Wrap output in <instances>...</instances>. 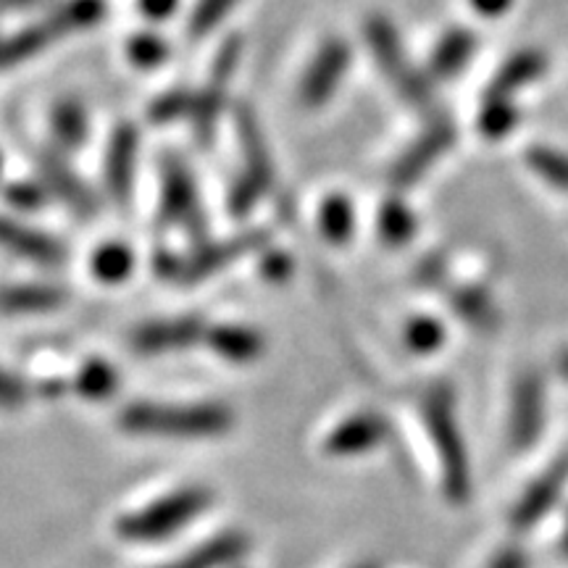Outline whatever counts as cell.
Segmentation results:
<instances>
[{
	"label": "cell",
	"mask_w": 568,
	"mask_h": 568,
	"mask_svg": "<svg viewBox=\"0 0 568 568\" xmlns=\"http://www.w3.org/2000/svg\"><path fill=\"white\" fill-rule=\"evenodd\" d=\"M247 550H251V542H247L243 531H224V535L205 539L203 545H197L187 556L159 568H226L237 564L240 558H245Z\"/></svg>",
	"instance_id": "obj_17"
},
{
	"label": "cell",
	"mask_w": 568,
	"mask_h": 568,
	"mask_svg": "<svg viewBox=\"0 0 568 568\" xmlns=\"http://www.w3.org/2000/svg\"><path fill=\"white\" fill-rule=\"evenodd\" d=\"M6 197H9V203L13 205V209L32 211V209H38V205H42V201H45V190L34 187V184H11V190L6 193Z\"/></svg>",
	"instance_id": "obj_39"
},
{
	"label": "cell",
	"mask_w": 568,
	"mask_h": 568,
	"mask_svg": "<svg viewBox=\"0 0 568 568\" xmlns=\"http://www.w3.org/2000/svg\"><path fill=\"white\" fill-rule=\"evenodd\" d=\"M195 109V92L190 90H172L161 95L159 101L151 105V119L155 124H169L176 119L187 116Z\"/></svg>",
	"instance_id": "obj_34"
},
{
	"label": "cell",
	"mask_w": 568,
	"mask_h": 568,
	"mask_svg": "<svg viewBox=\"0 0 568 568\" xmlns=\"http://www.w3.org/2000/svg\"><path fill=\"white\" fill-rule=\"evenodd\" d=\"M353 568H379V566L372 564V560H366V564H358V566H353Z\"/></svg>",
	"instance_id": "obj_45"
},
{
	"label": "cell",
	"mask_w": 568,
	"mask_h": 568,
	"mask_svg": "<svg viewBox=\"0 0 568 568\" xmlns=\"http://www.w3.org/2000/svg\"><path fill=\"white\" fill-rule=\"evenodd\" d=\"M568 479V464L560 460L558 466H552L550 471H545L542 477L531 481V487L518 497V503L514 506V514H510V521H514L516 529H529L542 518L545 514H550L556 508V503L564 495Z\"/></svg>",
	"instance_id": "obj_16"
},
{
	"label": "cell",
	"mask_w": 568,
	"mask_h": 568,
	"mask_svg": "<svg viewBox=\"0 0 568 568\" xmlns=\"http://www.w3.org/2000/svg\"><path fill=\"white\" fill-rule=\"evenodd\" d=\"M105 3L103 0H67L48 17V24L53 27L55 34L88 30L103 19Z\"/></svg>",
	"instance_id": "obj_24"
},
{
	"label": "cell",
	"mask_w": 568,
	"mask_h": 568,
	"mask_svg": "<svg viewBox=\"0 0 568 568\" xmlns=\"http://www.w3.org/2000/svg\"><path fill=\"white\" fill-rule=\"evenodd\" d=\"M422 416L426 435H429L439 460L443 493L453 506H464L468 497H471V464H468V450L464 435H460L453 389L447 385H435L426 389L422 400Z\"/></svg>",
	"instance_id": "obj_1"
},
{
	"label": "cell",
	"mask_w": 568,
	"mask_h": 568,
	"mask_svg": "<svg viewBox=\"0 0 568 568\" xmlns=\"http://www.w3.org/2000/svg\"><path fill=\"white\" fill-rule=\"evenodd\" d=\"M27 397H30V389H27L24 382L0 366V410L24 408Z\"/></svg>",
	"instance_id": "obj_38"
},
{
	"label": "cell",
	"mask_w": 568,
	"mask_h": 568,
	"mask_svg": "<svg viewBox=\"0 0 568 568\" xmlns=\"http://www.w3.org/2000/svg\"><path fill=\"white\" fill-rule=\"evenodd\" d=\"M67 301V293L53 284H13L0 290V311L6 314H45Z\"/></svg>",
	"instance_id": "obj_19"
},
{
	"label": "cell",
	"mask_w": 568,
	"mask_h": 568,
	"mask_svg": "<svg viewBox=\"0 0 568 568\" xmlns=\"http://www.w3.org/2000/svg\"><path fill=\"white\" fill-rule=\"evenodd\" d=\"M474 48H477V38L468 30H453L447 32L432 55V69L439 77H453L466 67L471 59Z\"/></svg>",
	"instance_id": "obj_22"
},
{
	"label": "cell",
	"mask_w": 568,
	"mask_h": 568,
	"mask_svg": "<svg viewBox=\"0 0 568 568\" xmlns=\"http://www.w3.org/2000/svg\"><path fill=\"white\" fill-rule=\"evenodd\" d=\"M453 140H456V130H453V124L447 122V119H439V122L432 124L429 130H426L422 138L397 159L393 174H389L393 176L395 187H408V184L422 180V176L432 169V163H435L439 155L447 153Z\"/></svg>",
	"instance_id": "obj_11"
},
{
	"label": "cell",
	"mask_w": 568,
	"mask_h": 568,
	"mask_svg": "<svg viewBox=\"0 0 568 568\" xmlns=\"http://www.w3.org/2000/svg\"><path fill=\"white\" fill-rule=\"evenodd\" d=\"M445 343V326L435 322V318H414L406 326V345L414 353H435L439 345Z\"/></svg>",
	"instance_id": "obj_33"
},
{
	"label": "cell",
	"mask_w": 568,
	"mask_h": 568,
	"mask_svg": "<svg viewBox=\"0 0 568 568\" xmlns=\"http://www.w3.org/2000/svg\"><path fill=\"white\" fill-rule=\"evenodd\" d=\"M516 126V109L503 98H487V105L479 113V130L487 138H503Z\"/></svg>",
	"instance_id": "obj_32"
},
{
	"label": "cell",
	"mask_w": 568,
	"mask_h": 568,
	"mask_svg": "<svg viewBox=\"0 0 568 568\" xmlns=\"http://www.w3.org/2000/svg\"><path fill=\"white\" fill-rule=\"evenodd\" d=\"M232 424V410L219 403H195V406L132 403L119 414V426L124 432L153 437H219L230 432Z\"/></svg>",
	"instance_id": "obj_2"
},
{
	"label": "cell",
	"mask_w": 568,
	"mask_h": 568,
	"mask_svg": "<svg viewBox=\"0 0 568 568\" xmlns=\"http://www.w3.org/2000/svg\"><path fill=\"white\" fill-rule=\"evenodd\" d=\"M450 303L460 318H466L471 326H479V329H489V326H495L497 322V311L493 301H489V295L479 293V290H458V293L450 297Z\"/></svg>",
	"instance_id": "obj_30"
},
{
	"label": "cell",
	"mask_w": 568,
	"mask_h": 568,
	"mask_svg": "<svg viewBox=\"0 0 568 568\" xmlns=\"http://www.w3.org/2000/svg\"><path fill=\"white\" fill-rule=\"evenodd\" d=\"M51 124H53V134L55 140H59V145L69 148V151H74V148H80L82 142L88 140V132H90L88 111H84L77 101H63L55 105Z\"/></svg>",
	"instance_id": "obj_25"
},
{
	"label": "cell",
	"mask_w": 568,
	"mask_h": 568,
	"mask_svg": "<svg viewBox=\"0 0 568 568\" xmlns=\"http://www.w3.org/2000/svg\"><path fill=\"white\" fill-rule=\"evenodd\" d=\"M0 247L40 266H61L67 261V247L59 240L3 216H0Z\"/></svg>",
	"instance_id": "obj_15"
},
{
	"label": "cell",
	"mask_w": 568,
	"mask_h": 568,
	"mask_svg": "<svg viewBox=\"0 0 568 568\" xmlns=\"http://www.w3.org/2000/svg\"><path fill=\"white\" fill-rule=\"evenodd\" d=\"M542 71H545L542 53L537 51L518 53L506 63V67L497 71L493 84H489L487 90V98H503V101H508L516 90H521L524 84L535 82Z\"/></svg>",
	"instance_id": "obj_21"
},
{
	"label": "cell",
	"mask_w": 568,
	"mask_h": 568,
	"mask_svg": "<svg viewBox=\"0 0 568 568\" xmlns=\"http://www.w3.org/2000/svg\"><path fill=\"white\" fill-rule=\"evenodd\" d=\"M234 119H237V138L245 155V174H251L253 180H258L268 190L274 182V163L258 119H255V113L247 105H240Z\"/></svg>",
	"instance_id": "obj_18"
},
{
	"label": "cell",
	"mask_w": 568,
	"mask_h": 568,
	"mask_svg": "<svg viewBox=\"0 0 568 568\" xmlns=\"http://www.w3.org/2000/svg\"><path fill=\"white\" fill-rule=\"evenodd\" d=\"M560 550H564V556H566V560H568V521H566L564 537H560Z\"/></svg>",
	"instance_id": "obj_44"
},
{
	"label": "cell",
	"mask_w": 568,
	"mask_h": 568,
	"mask_svg": "<svg viewBox=\"0 0 568 568\" xmlns=\"http://www.w3.org/2000/svg\"><path fill=\"white\" fill-rule=\"evenodd\" d=\"M161 216L166 224H176L195 240L203 237L205 216L201 197L187 163L180 155H163L161 161Z\"/></svg>",
	"instance_id": "obj_5"
},
{
	"label": "cell",
	"mask_w": 568,
	"mask_h": 568,
	"mask_svg": "<svg viewBox=\"0 0 568 568\" xmlns=\"http://www.w3.org/2000/svg\"><path fill=\"white\" fill-rule=\"evenodd\" d=\"M138 148L140 138L132 124H119L111 134L109 153H105V187L113 203H130L134 169H138Z\"/></svg>",
	"instance_id": "obj_12"
},
{
	"label": "cell",
	"mask_w": 568,
	"mask_h": 568,
	"mask_svg": "<svg viewBox=\"0 0 568 568\" xmlns=\"http://www.w3.org/2000/svg\"><path fill=\"white\" fill-rule=\"evenodd\" d=\"M474 9H477L479 13H485V17H500L503 11L510 9V3L514 0H471Z\"/></svg>",
	"instance_id": "obj_43"
},
{
	"label": "cell",
	"mask_w": 568,
	"mask_h": 568,
	"mask_svg": "<svg viewBox=\"0 0 568 568\" xmlns=\"http://www.w3.org/2000/svg\"><path fill=\"white\" fill-rule=\"evenodd\" d=\"M166 55H169L166 42L155 38V34H138V38H132L130 42V59L142 69L159 67Z\"/></svg>",
	"instance_id": "obj_37"
},
{
	"label": "cell",
	"mask_w": 568,
	"mask_h": 568,
	"mask_svg": "<svg viewBox=\"0 0 568 568\" xmlns=\"http://www.w3.org/2000/svg\"><path fill=\"white\" fill-rule=\"evenodd\" d=\"M53 38H55V30L48 24V21L13 34L11 40H6L3 45H0V63H3V67H13V63L32 59V55L40 53Z\"/></svg>",
	"instance_id": "obj_26"
},
{
	"label": "cell",
	"mask_w": 568,
	"mask_h": 568,
	"mask_svg": "<svg viewBox=\"0 0 568 568\" xmlns=\"http://www.w3.org/2000/svg\"><path fill=\"white\" fill-rule=\"evenodd\" d=\"M205 326L197 316H182V318H169V322H151L142 324L132 335V345L138 353H169V351H182V347L195 345L197 339H203Z\"/></svg>",
	"instance_id": "obj_14"
},
{
	"label": "cell",
	"mask_w": 568,
	"mask_h": 568,
	"mask_svg": "<svg viewBox=\"0 0 568 568\" xmlns=\"http://www.w3.org/2000/svg\"><path fill=\"white\" fill-rule=\"evenodd\" d=\"M234 6H237V0H197L193 19H190V34H193V38H203V34L216 30L219 21H222Z\"/></svg>",
	"instance_id": "obj_35"
},
{
	"label": "cell",
	"mask_w": 568,
	"mask_h": 568,
	"mask_svg": "<svg viewBox=\"0 0 568 568\" xmlns=\"http://www.w3.org/2000/svg\"><path fill=\"white\" fill-rule=\"evenodd\" d=\"M366 42L368 48H372L376 67H379L382 74L387 77V82L393 84L414 109H429L432 88L414 69V63L408 61L400 40H397V32L385 17H372L366 21Z\"/></svg>",
	"instance_id": "obj_4"
},
{
	"label": "cell",
	"mask_w": 568,
	"mask_h": 568,
	"mask_svg": "<svg viewBox=\"0 0 568 568\" xmlns=\"http://www.w3.org/2000/svg\"><path fill=\"white\" fill-rule=\"evenodd\" d=\"M0 166H3V159H0Z\"/></svg>",
	"instance_id": "obj_47"
},
{
	"label": "cell",
	"mask_w": 568,
	"mask_h": 568,
	"mask_svg": "<svg viewBox=\"0 0 568 568\" xmlns=\"http://www.w3.org/2000/svg\"><path fill=\"white\" fill-rule=\"evenodd\" d=\"M487 568H529V558L518 548H503L493 560H489Z\"/></svg>",
	"instance_id": "obj_42"
},
{
	"label": "cell",
	"mask_w": 568,
	"mask_h": 568,
	"mask_svg": "<svg viewBox=\"0 0 568 568\" xmlns=\"http://www.w3.org/2000/svg\"><path fill=\"white\" fill-rule=\"evenodd\" d=\"M527 159H529V166L535 169L542 180H548L550 184H556V187L568 193V155L537 145L531 148Z\"/></svg>",
	"instance_id": "obj_31"
},
{
	"label": "cell",
	"mask_w": 568,
	"mask_h": 568,
	"mask_svg": "<svg viewBox=\"0 0 568 568\" xmlns=\"http://www.w3.org/2000/svg\"><path fill=\"white\" fill-rule=\"evenodd\" d=\"M176 6H180V0H140L142 17H148L153 21L172 17V13L176 11Z\"/></svg>",
	"instance_id": "obj_41"
},
{
	"label": "cell",
	"mask_w": 568,
	"mask_h": 568,
	"mask_svg": "<svg viewBox=\"0 0 568 568\" xmlns=\"http://www.w3.org/2000/svg\"><path fill=\"white\" fill-rule=\"evenodd\" d=\"M545 424V393L537 376H521L510 395L508 443L514 450H527L537 443Z\"/></svg>",
	"instance_id": "obj_8"
},
{
	"label": "cell",
	"mask_w": 568,
	"mask_h": 568,
	"mask_svg": "<svg viewBox=\"0 0 568 568\" xmlns=\"http://www.w3.org/2000/svg\"><path fill=\"white\" fill-rule=\"evenodd\" d=\"M119 387V374L109 361L92 358L84 364L74 376V389L80 393L84 400L101 403L109 400V397L116 393Z\"/></svg>",
	"instance_id": "obj_23"
},
{
	"label": "cell",
	"mask_w": 568,
	"mask_h": 568,
	"mask_svg": "<svg viewBox=\"0 0 568 568\" xmlns=\"http://www.w3.org/2000/svg\"><path fill=\"white\" fill-rule=\"evenodd\" d=\"M353 224H355V216H353L351 201H347L345 195L326 197L322 203V213H318V226H322L324 237L329 240V243L343 245L351 240Z\"/></svg>",
	"instance_id": "obj_27"
},
{
	"label": "cell",
	"mask_w": 568,
	"mask_h": 568,
	"mask_svg": "<svg viewBox=\"0 0 568 568\" xmlns=\"http://www.w3.org/2000/svg\"><path fill=\"white\" fill-rule=\"evenodd\" d=\"M34 166H38L45 187L51 190L53 195H59L61 201L77 213V216L80 219L95 216V209H98L95 197H92L90 190L80 182V176L71 172V169L59 159V155L40 151L38 155H34Z\"/></svg>",
	"instance_id": "obj_13"
},
{
	"label": "cell",
	"mask_w": 568,
	"mask_h": 568,
	"mask_svg": "<svg viewBox=\"0 0 568 568\" xmlns=\"http://www.w3.org/2000/svg\"><path fill=\"white\" fill-rule=\"evenodd\" d=\"M209 345L230 364H253L264 351V337L247 326L224 324L209 332Z\"/></svg>",
	"instance_id": "obj_20"
},
{
	"label": "cell",
	"mask_w": 568,
	"mask_h": 568,
	"mask_svg": "<svg viewBox=\"0 0 568 568\" xmlns=\"http://www.w3.org/2000/svg\"><path fill=\"white\" fill-rule=\"evenodd\" d=\"M347 67H351V48L343 38H329L318 48V53L311 61V67L305 69L303 82H301V103L305 109H322V105L335 95L339 82L345 80Z\"/></svg>",
	"instance_id": "obj_7"
},
{
	"label": "cell",
	"mask_w": 568,
	"mask_h": 568,
	"mask_svg": "<svg viewBox=\"0 0 568 568\" xmlns=\"http://www.w3.org/2000/svg\"><path fill=\"white\" fill-rule=\"evenodd\" d=\"M240 53H243V42H240V38L226 40V45L219 51L216 61H213L209 82H205V88L195 95L193 124L201 142H211L213 132H216L219 116H222L224 111L226 88H230L234 71H237Z\"/></svg>",
	"instance_id": "obj_6"
},
{
	"label": "cell",
	"mask_w": 568,
	"mask_h": 568,
	"mask_svg": "<svg viewBox=\"0 0 568 568\" xmlns=\"http://www.w3.org/2000/svg\"><path fill=\"white\" fill-rule=\"evenodd\" d=\"M389 437V422L382 414H355L337 424L324 439V453L329 456H364V453L374 450V447L385 445Z\"/></svg>",
	"instance_id": "obj_10"
},
{
	"label": "cell",
	"mask_w": 568,
	"mask_h": 568,
	"mask_svg": "<svg viewBox=\"0 0 568 568\" xmlns=\"http://www.w3.org/2000/svg\"><path fill=\"white\" fill-rule=\"evenodd\" d=\"M376 226H379L382 240L387 245H406L410 237H414L416 222L406 209V203L400 201H387L379 209V216H376Z\"/></svg>",
	"instance_id": "obj_29"
},
{
	"label": "cell",
	"mask_w": 568,
	"mask_h": 568,
	"mask_svg": "<svg viewBox=\"0 0 568 568\" xmlns=\"http://www.w3.org/2000/svg\"><path fill=\"white\" fill-rule=\"evenodd\" d=\"M268 234L264 230H253V232H243L232 240H222V243L205 245L201 251L190 255L187 261L180 264V280L182 282H201L209 280L211 274L222 272L224 266L234 264V261L245 258L247 253L261 251L266 245Z\"/></svg>",
	"instance_id": "obj_9"
},
{
	"label": "cell",
	"mask_w": 568,
	"mask_h": 568,
	"mask_svg": "<svg viewBox=\"0 0 568 568\" xmlns=\"http://www.w3.org/2000/svg\"><path fill=\"white\" fill-rule=\"evenodd\" d=\"M213 503V493L205 487H184L172 495H163L151 506L126 514L116 521V535L130 542H159L176 535L205 514Z\"/></svg>",
	"instance_id": "obj_3"
},
{
	"label": "cell",
	"mask_w": 568,
	"mask_h": 568,
	"mask_svg": "<svg viewBox=\"0 0 568 568\" xmlns=\"http://www.w3.org/2000/svg\"><path fill=\"white\" fill-rule=\"evenodd\" d=\"M560 368H564V374L568 376V355H566V358H564V361H560Z\"/></svg>",
	"instance_id": "obj_46"
},
{
	"label": "cell",
	"mask_w": 568,
	"mask_h": 568,
	"mask_svg": "<svg viewBox=\"0 0 568 568\" xmlns=\"http://www.w3.org/2000/svg\"><path fill=\"white\" fill-rule=\"evenodd\" d=\"M132 251L122 243H109L98 247L95 255H92V272H95L98 280L109 284L124 282L132 274Z\"/></svg>",
	"instance_id": "obj_28"
},
{
	"label": "cell",
	"mask_w": 568,
	"mask_h": 568,
	"mask_svg": "<svg viewBox=\"0 0 568 568\" xmlns=\"http://www.w3.org/2000/svg\"><path fill=\"white\" fill-rule=\"evenodd\" d=\"M264 193H266L264 184L243 172L232 184L230 197H226V209H230L232 216H245V213H251L253 205L264 197Z\"/></svg>",
	"instance_id": "obj_36"
},
{
	"label": "cell",
	"mask_w": 568,
	"mask_h": 568,
	"mask_svg": "<svg viewBox=\"0 0 568 568\" xmlns=\"http://www.w3.org/2000/svg\"><path fill=\"white\" fill-rule=\"evenodd\" d=\"M261 272H264L268 280H284V276H290L293 272V261L287 258L284 253H266L264 264H261Z\"/></svg>",
	"instance_id": "obj_40"
}]
</instances>
